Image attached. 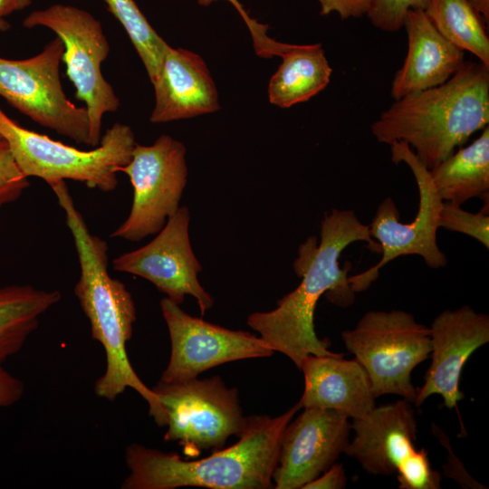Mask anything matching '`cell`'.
Segmentation results:
<instances>
[{"instance_id":"52a82bcc","label":"cell","mask_w":489,"mask_h":489,"mask_svg":"<svg viewBox=\"0 0 489 489\" xmlns=\"http://www.w3.org/2000/svg\"><path fill=\"white\" fill-rule=\"evenodd\" d=\"M23 26L46 27L62 40V62L66 66V75L75 88V98L84 102L88 113V146L97 147L101 139L103 116L116 112L120 106L113 87L101 72V63L110 53L101 23L86 10L54 4L30 13Z\"/></svg>"},{"instance_id":"d6a6232c","label":"cell","mask_w":489,"mask_h":489,"mask_svg":"<svg viewBox=\"0 0 489 489\" xmlns=\"http://www.w3.org/2000/svg\"><path fill=\"white\" fill-rule=\"evenodd\" d=\"M32 0H0V18L30 6Z\"/></svg>"},{"instance_id":"f1b7e54d","label":"cell","mask_w":489,"mask_h":489,"mask_svg":"<svg viewBox=\"0 0 489 489\" xmlns=\"http://www.w3.org/2000/svg\"><path fill=\"white\" fill-rule=\"evenodd\" d=\"M321 14L327 15L337 13L342 19L360 17L367 14L373 0H318Z\"/></svg>"},{"instance_id":"3957f363","label":"cell","mask_w":489,"mask_h":489,"mask_svg":"<svg viewBox=\"0 0 489 489\" xmlns=\"http://www.w3.org/2000/svg\"><path fill=\"white\" fill-rule=\"evenodd\" d=\"M297 402L283 414L247 417L236 443L193 461L138 443L125 449L129 471L122 489H174L199 486L212 489L273 488L283 431L301 409Z\"/></svg>"},{"instance_id":"d590c367","label":"cell","mask_w":489,"mask_h":489,"mask_svg":"<svg viewBox=\"0 0 489 489\" xmlns=\"http://www.w3.org/2000/svg\"><path fill=\"white\" fill-rule=\"evenodd\" d=\"M0 139H2L1 136H0Z\"/></svg>"},{"instance_id":"e575fe53","label":"cell","mask_w":489,"mask_h":489,"mask_svg":"<svg viewBox=\"0 0 489 489\" xmlns=\"http://www.w3.org/2000/svg\"><path fill=\"white\" fill-rule=\"evenodd\" d=\"M10 27L11 24L6 20L0 18V32H5L10 29Z\"/></svg>"},{"instance_id":"277c9868","label":"cell","mask_w":489,"mask_h":489,"mask_svg":"<svg viewBox=\"0 0 489 489\" xmlns=\"http://www.w3.org/2000/svg\"><path fill=\"white\" fill-rule=\"evenodd\" d=\"M488 123L489 67L465 62L443 84L395 101L371 132L381 143H408L431 169Z\"/></svg>"},{"instance_id":"f546056e","label":"cell","mask_w":489,"mask_h":489,"mask_svg":"<svg viewBox=\"0 0 489 489\" xmlns=\"http://www.w3.org/2000/svg\"><path fill=\"white\" fill-rule=\"evenodd\" d=\"M24 392V383L0 364V408L10 407L20 400Z\"/></svg>"},{"instance_id":"5bb4252c","label":"cell","mask_w":489,"mask_h":489,"mask_svg":"<svg viewBox=\"0 0 489 489\" xmlns=\"http://www.w3.org/2000/svg\"><path fill=\"white\" fill-rule=\"evenodd\" d=\"M286 426L273 475V488L300 489L329 469L350 443L351 423L343 413L303 408Z\"/></svg>"},{"instance_id":"d6986e66","label":"cell","mask_w":489,"mask_h":489,"mask_svg":"<svg viewBox=\"0 0 489 489\" xmlns=\"http://www.w3.org/2000/svg\"><path fill=\"white\" fill-rule=\"evenodd\" d=\"M408 49L392 81L395 101L411 93L443 84L464 64V51L447 41L433 25L423 9L408 12L404 25Z\"/></svg>"},{"instance_id":"30bf717a","label":"cell","mask_w":489,"mask_h":489,"mask_svg":"<svg viewBox=\"0 0 489 489\" xmlns=\"http://www.w3.org/2000/svg\"><path fill=\"white\" fill-rule=\"evenodd\" d=\"M63 52L62 40L55 36L35 56L23 60L0 57V96L37 124L88 145L87 110L71 101L62 85Z\"/></svg>"},{"instance_id":"484cf974","label":"cell","mask_w":489,"mask_h":489,"mask_svg":"<svg viewBox=\"0 0 489 489\" xmlns=\"http://www.w3.org/2000/svg\"><path fill=\"white\" fill-rule=\"evenodd\" d=\"M400 489H439L441 474L432 469L428 452L425 448L417 451L397 472Z\"/></svg>"},{"instance_id":"e0dca14e","label":"cell","mask_w":489,"mask_h":489,"mask_svg":"<svg viewBox=\"0 0 489 489\" xmlns=\"http://www.w3.org/2000/svg\"><path fill=\"white\" fill-rule=\"evenodd\" d=\"M155 104L149 120L165 123L213 113L218 93L205 61L184 48L168 45L160 71L152 83Z\"/></svg>"},{"instance_id":"2e32d148","label":"cell","mask_w":489,"mask_h":489,"mask_svg":"<svg viewBox=\"0 0 489 489\" xmlns=\"http://www.w3.org/2000/svg\"><path fill=\"white\" fill-rule=\"evenodd\" d=\"M412 404L402 398L375 406L365 416L352 419L354 436L344 453L368 474H397L417 451V427Z\"/></svg>"},{"instance_id":"5b68a950","label":"cell","mask_w":489,"mask_h":489,"mask_svg":"<svg viewBox=\"0 0 489 489\" xmlns=\"http://www.w3.org/2000/svg\"><path fill=\"white\" fill-rule=\"evenodd\" d=\"M0 136L26 177H39L48 185L71 179L103 192L116 188L117 174L130 161L137 143L131 128L117 122L101 136L97 147L79 149L24 128L1 107Z\"/></svg>"},{"instance_id":"cb8c5ba5","label":"cell","mask_w":489,"mask_h":489,"mask_svg":"<svg viewBox=\"0 0 489 489\" xmlns=\"http://www.w3.org/2000/svg\"><path fill=\"white\" fill-rule=\"evenodd\" d=\"M103 2L123 26L153 83L160 71L168 44L153 29L134 0H103Z\"/></svg>"},{"instance_id":"7a4b0ae2","label":"cell","mask_w":489,"mask_h":489,"mask_svg":"<svg viewBox=\"0 0 489 489\" xmlns=\"http://www.w3.org/2000/svg\"><path fill=\"white\" fill-rule=\"evenodd\" d=\"M65 214L80 264V278L74 293L86 315L92 338L106 355L104 374L96 381L95 394L113 401L128 388L137 391L148 403L149 413L159 427H166L168 417L157 394L139 378L130 364L127 342L137 319L131 293L123 283L108 271V244L89 230L77 209L64 180L49 185Z\"/></svg>"},{"instance_id":"4fadbf2b","label":"cell","mask_w":489,"mask_h":489,"mask_svg":"<svg viewBox=\"0 0 489 489\" xmlns=\"http://www.w3.org/2000/svg\"><path fill=\"white\" fill-rule=\"evenodd\" d=\"M189 222L188 208L179 207L156 237L144 246L117 256L112 267L148 280L178 305L186 295L194 297L204 315L214 300L197 278L202 266L191 247Z\"/></svg>"},{"instance_id":"83f0119b","label":"cell","mask_w":489,"mask_h":489,"mask_svg":"<svg viewBox=\"0 0 489 489\" xmlns=\"http://www.w3.org/2000/svg\"><path fill=\"white\" fill-rule=\"evenodd\" d=\"M30 182L20 168L6 141L0 139V209L17 200Z\"/></svg>"},{"instance_id":"d4e9b609","label":"cell","mask_w":489,"mask_h":489,"mask_svg":"<svg viewBox=\"0 0 489 489\" xmlns=\"http://www.w3.org/2000/svg\"><path fill=\"white\" fill-rule=\"evenodd\" d=\"M439 227L465 234L489 247L488 200L478 213H471L461 206L443 202L439 214Z\"/></svg>"},{"instance_id":"6da1fadb","label":"cell","mask_w":489,"mask_h":489,"mask_svg":"<svg viewBox=\"0 0 489 489\" xmlns=\"http://www.w3.org/2000/svg\"><path fill=\"white\" fill-rule=\"evenodd\" d=\"M364 241L373 251L379 245L353 210L333 208L321 223L320 242L309 236L298 249L293 270L302 278L300 284L277 302L269 312H256L247 318L250 328L275 352L288 357L300 369L310 354L338 356L329 350L328 339H320L314 329V312L319 299L325 295L333 304L348 307L355 301L349 282L350 263L340 268L339 259L350 244Z\"/></svg>"},{"instance_id":"44dd1931","label":"cell","mask_w":489,"mask_h":489,"mask_svg":"<svg viewBox=\"0 0 489 489\" xmlns=\"http://www.w3.org/2000/svg\"><path fill=\"white\" fill-rule=\"evenodd\" d=\"M432 182L444 202L461 206L474 197L488 200L489 128L470 145L454 152L429 169Z\"/></svg>"},{"instance_id":"836d02e7","label":"cell","mask_w":489,"mask_h":489,"mask_svg":"<svg viewBox=\"0 0 489 489\" xmlns=\"http://www.w3.org/2000/svg\"><path fill=\"white\" fill-rule=\"evenodd\" d=\"M475 11L483 17L488 24L489 20V0H468Z\"/></svg>"},{"instance_id":"603a6c76","label":"cell","mask_w":489,"mask_h":489,"mask_svg":"<svg viewBox=\"0 0 489 489\" xmlns=\"http://www.w3.org/2000/svg\"><path fill=\"white\" fill-rule=\"evenodd\" d=\"M424 12L447 41L489 67V38L468 0H427Z\"/></svg>"},{"instance_id":"ffe728a7","label":"cell","mask_w":489,"mask_h":489,"mask_svg":"<svg viewBox=\"0 0 489 489\" xmlns=\"http://www.w3.org/2000/svg\"><path fill=\"white\" fill-rule=\"evenodd\" d=\"M268 85L269 101L290 108L317 95L330 82L332 69L321 44H291Z\"/></svg>"},{"instance_id":"4dcf8cb0","label":"cell","mask_w":489,"mask_h":489,"mask_svg":"<svg viewBox=\"0 0 489 489\" xmlns=\"http://www.w3.org/2000/svg\"><path fill=\"white\" fill-rule=\"evenodd\" d=\"M347 485V476L341 464H333L318 477L306 484L302 489H342Z\"/></svg>"},{"instance_id":"1f68e13d","label":"cell","mask_w":489,"mask_h":489,"mask_svg":"<svg viewBox=\"0 0 489 489\" xmlns=\"http://www.w3.org/2000/svg\"><path fill=\"white\" fill-rule=\"evenodd\" d=\"M220 0H197L198 4L200 5L207 6L210 5L214 2H217ZM232 4L235 8L238 11L244 21L245 22L246 25L248 26L253 39H254V45L258 46L264 43V41L266 40V37H268L266 31L267 26L258 24L254 19L251 18L242 5L239 3L238 0H225Z\"/></svg>"},{"instance_id":"7402d4cb","label":"cell","mask_w":489,"mask_h":489,"mask_svg":"<svg viewBox=\"0 0 489 489\" xmlns=\"http://www.w3.org/2000/svg\"><path fill=\"white\" fill-rule=\"evenodd\" d=\"M59 291L31 285L0 286V364L17 353L40 318L60 302Z\"/></svg>"},{"instance_id":"9c48e42d","label":"cell","mask_w":489,"mask_h":489,"mask_svg":"<svg viewBox=\"0 0 489 489\" xmlns=\"http://www.w3.org/2000/svg\"><path fill=\"white\" fill-rule=\"evenodd\" d=\"M390 146L391 160L405 163L410 168L418 190V209L409 223L399 220V211L391 197L378 206L369 225V232L377 240L382 256L371 268L361 273L349 276L351 289L357 292L366 290L379 276V270L388 263L403 255L421 256L430 268H442L447 264L446 254L437 244L439 214L443 200L430 177L429 169L418 159L404 141Z\"/></svg>"},{"instance_id":"8992f818","label":"cell","mask_w":489,"mask_h":489,"mask_svg":"<svg viewBox=\"0 0 489 489\" xmlns=\"http://www.w3.org/2000/svg\"><path fill=\"white\" fill-rule=\"evenodd\" d=\"M346 349L364 368L375 398L395 394L414 403V369L430 358L429 327L405 311H369L341 332Z\"/></svg>"},{"instance_id":"ac0fdd59","label":"cell","mask_w":489,"mask_h":489,"mask_svg":"<svg viewBox=\"0 0 489 489\" xmlns=\"http://www.w3.org/2000/svg\"><path fill=\"white\" fill-rule=\"evenodd\" d=\"M338 356L307 355L300 370L304 388L298 401L302 408L333 409L355 419L368 414L375 405L371 382L356 360Z\"/></svg>"},{"instance_id":"ba28073f","label":"cell","mask_w":489,"mask_h":489,"mask_svg":"<svg viewBox=\"0 0 489 489\" xmlns=\"http://www.w3.org/2000/svg\"><path fill=\"white\" fill-rule=\"evenodd\" d=\"M166 410V442L182 446L185 455L222 449L232 436L239 437L247 424L239 391L219 376L166 383L152 388Z\"/></svg>"},{"instance_id":"8fae6325","label":"cell","mask_w":489,"mask_h":489,"mask_svg":"<svg viewBox=\"0 0 489 489\" xmlns=\"http://www.w3.org/2000/svg\"><path fill=\"white\" fill-rule=\"evenodd\" d=\"M187 149L169 135H160L149 146L136 143L125 173L133 187L126 220L110 236L131 242L158 233L179 208L187 182Z\"/></svg>"},{"instance_id":"4316f807","label":"cell","mask_w":489,"mask_h":489,"mask_svg":"<svg viewBox=\"0 0 489 489\" xmlns=\"http://www.w3.org/2000/svg\"><path fill=\"white\" fill-rule=\"evenodd\" d=\"M427 2V0H373L367 15L375 27L395 32L403 27L409 10H424Z\"/></svg>"},{"instance_id":"9a60e30c","label":"cell","mask_w":489,"mask_h":489,"mask_svg":"<svg viewBox=\"0 0 489 489\" xmlns=\"http://www.w3.org/2000/svg\"><path fill=\"white\" fill-rule=\"evenodd\" d=\"M429 329L432 360L413 404L420 407L430 396L440 395L451 409L465 398L459 382L467 360L489 341V316L465 305L443 311Z\"/></svg>"},{"instance_id":"7c38bea8","label":"cell","mask_w":489,"mask_h":489,"mask_svg":"<svg viewBox=\"0 0 489 489\" xmlns=\"http://www.w3.org/2000/svg\"><path fill=\"white\" fill-rule=\"evenodd\" d=\"M160 309L171 345L162 382L186 381L221 364L274 353L259 336L193 317L167 297L161 299Z\"/></svg>"}]
</instances>
